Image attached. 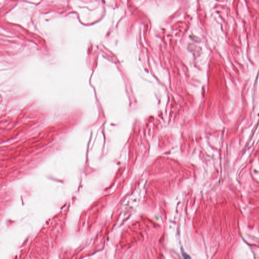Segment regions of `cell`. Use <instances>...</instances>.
I'll return each instance as SVG.
<instances>
[{
	"instance_id": "obj_1",
	"label": "cell",
	"mask_w": 259,
	"mask_h": 259,
	"mask_svg": "<svg viewBox=\"0 0 259 259\" xmlns=\"http://www.w3.org/2000/svg\"><path fill=\"white\" fill-rule=\"evenodd\" d=\"M183 257H184V259H191L190 257L189 256L188 254H186L185 253H184L183 254Z\"/></svg>"
}]
</instances>
